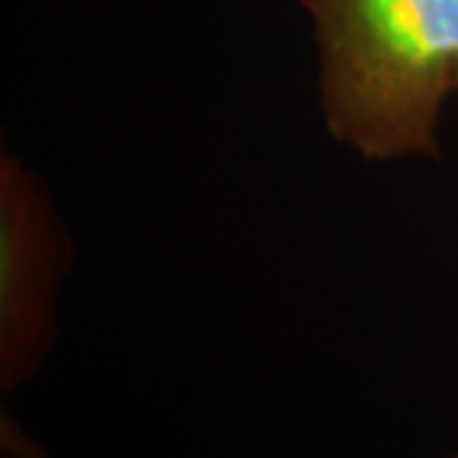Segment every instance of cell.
<instances>
[{"label": "cell", "instance_id": "cell-4", "mask_svg": "<svg viewBox=\"0 0 458 458\" xmlns=\"http://www.w3.org/2000/svg\"><path fill=\"white\" fill-rule=\"evenodd\" d=\"M456 89H458V82H456Z\"/></svg>", "mask_w": 458, "mask_h": 458}, {"label": "cell", "instance_id": "cell-1", "mask_svg": "<svg viewBox=\"0 0 458 458\" xmlns=\"http://www.w3.org/2000/svg\"><path fill=\"white\" fill-rule=\"evenodd\" d=\"M331 132L367 158L436 156L458 82V0H303Z\"/></svg>", "mask_w": 458, "mask_h": 458}, {"label": "cell", "instance_id": "cell-3", "mask_svg": "<svg viewBox=\"0 0 458 458\" xmlns=\"http://www.w3.org/2000/svg\"><path fill=\"white\" fill-rule=\"evenodd\" d=\"M448 458H458V454H454V456H448Z\"/></svg>", "mask_w": 458, "mask_h": 458}, {"label": "cell", "instance_id": "cell-2", "mask_svg": "<svg viewBox=\"0 0 458 458\" xmlns=\"http://www.w3.org/2000/svg\"><path fill=\"white\" fill-rule=\"evenodd\" d=\"M49 216L16 165L3 168V385L41 360L51 283Z\"/></svg>", "mask_w": 458, "mask_h": 458}]
</instances>
